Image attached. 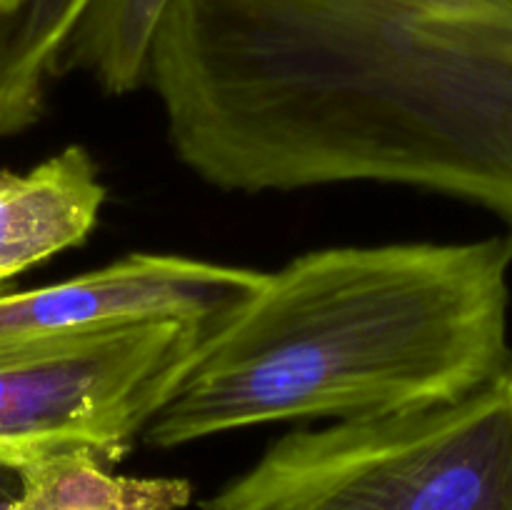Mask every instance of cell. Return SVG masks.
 <instances>
[{
  "mask_svg": "<svg viewBox=\"0 0 512 510\" xmlns=\"http://www.w3.org/2000/svg\"><path fill=\"white\" fill-rule=\"evenodd\" d=\"M170 0H93L60 53L53 78L90 75L108 95H128L148 80V53Z\"/></svg>",
  "mask_w": 512,
  "mask_h": 510,
  "instance_id": "9",
  "label": "cell"
},
{
  "mask_svg": "<svg viewBox=\"0 0 512 510\" xmlns=\"http://www.w3.org/2000/svg\"><path fill=\"white\" fill-rule=\"evenodd\" d=\"M145 85L215 188L408 185L512 238V0H170Z\"/></svg>",
  "mask_w": 512,
  "mask_h": 510,
  "instance_id": "1",
  "label": "cell"
},
{
  "mask_svg": "<svg viewBox=\"0 0 512 510\" xmlns=\"http://www.w3.org/2000/svg\"><path fill=\"white\" fill-rule=\"evenodd\" d=\"M263 280V270L188 255H125L103 268L43 288L20 293L0 290V350L145 318L220 323Z\"/></svg>",
  "mask_w": 512,
  "mask_h": 510,
  "instance_id": "5",
  "label": "cell"
},
{
  "mask_svg": "<svg viewBox=\"0 0 512 510\" xmlns=\"http://www.w3.org/2000/svg\"><path fill=\"white\" fill-rule=\"evenodd\" d=\"M185 478L120 475L93 453H65L18 470V490L3 510H185Z\"/></svg>",
  "mask_w": 512,
  "mask_h": 510,
  "instance_id": "7",
  "label": "cell"
},
{
  "mask_svg": "<svg viewBox=\"0 0 512 510\" xmlns=\"http://www.w3.org/2000/svg\"><path fill=\"white\" fill-rule=\"evenodd\" d=\"M15 490H18V473L8 468H0V510L10 503Z\"/></svg>",
  "mask_w": 512,
  "mask_h": 510,
  "instance_id": "10",
  "label": "cell"
},
{
  "mask_svg": "<svg viewBox=\"0 0 512 510\" xmlns=\"http://www.w3.org/2000/svg\"><path fill=\"white\" fill-rule=\"evenodd\" d=\"M93 0H20L0 15V138L43 113L45 83Z\"/></svg>",
  "mask_w": 512,
  "mask_h": 510,
  "instance_id": "8",
  "label": "cell"
},
{
  "mask_svg": "<svg viewBox=\"0 0 512 510\" xmlns=\"http://www.w3.org/2000/svg\"><path fill=\"white\" fill-rule=\"evenodd\" d=\"M215 325L145 318L0 350V468L65 453L115 468Z\"/></svg>",
  "mask_w": 512,
  "mask_h": 510,
  "instance_id": "4",
  "label": "cell"
},
{
  "mask_svg": "<svg viewBox=\"0 0 512 510\" xmlns=\"http://www.w3.org/2000/svg\"><path fill=\"white\" fill-rule=\"evenodd\" d=\"M512 238L298 255L220 320L143 440L453 403L512 358Z\"/></svg>",
  "mask_w": 512,
  "mask_h": 510,
  "instance_id": "2",
  "label": "cell"
},
{
  "mask_svg": "<svg viewBox=\"0 0 512 510\" xmlns=\"http://www.w3.org/2000/svg\"><path fill=\"white\" fill-rule=\"evenodd\" d=\"M203 510H512V358L453 403L293 430Z\"/></svg>",
  "mask_w": 512,
  "mask_h": 510,
  "instance_id": "3",
  "label": "cell"
},
{
  "mask_svg": "<svg viewBox=\"0 0 512 510\" xmlns=\"http://www.w3.org/2000/svg\"><path fill=\"white\" fill-rule=\"evenodd\" d=\"M105 195L83 145H68L23 173L0 170V285L85 243Z\"/></svg>",
  "mask_w": 512,
  "mask_h": 510,
  "instance_id": "6",
  "label": "cell"
}]
</instances>
